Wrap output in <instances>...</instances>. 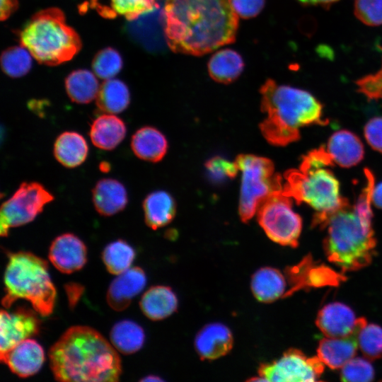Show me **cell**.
Segmentation results:
<instances>
[{
	"instance_id": "6da1fadb",
	"label": "cell",
	"mask_w": 382,
	"mask_h": 382,
	"mask_svg": "<svg viewBox=\"0 0 382 382\" xmlns=\"http://www.w3.org/2000/svg\"><path fill=\"white\" fill-rule=\"evenodd\" d=\"M165 39L174 52L201 56L235 41L238 18L231 0H165Z\"/></svg>"
},
{
	"instance_id": "7a4b0ae2",
	"label": "cell",
	"mask_w": 382,
	"mask_h": 382,
	"mask_svg": "<svg viewBox=\"0 0 382 382\" xmlns=\"http://www.w3.org/2000/svg\"><path fill=\"white\" fill-rule=\"evenodd\" d=\"M364 174L366 185L354 204L330 214L320 227L327 230L323 249L328 260L343 272L367 266L375 253L371 209L375 179L368 168L364 169Z\"/></svg>"
},
{
	"instance_id": "3957f363",
	"label": "cell",
	"mask_w": 382,
	"mask_h": 382,
	"mask_svg": "<svg viewBox=\"0 0 382 382\" xmlns=\"http://www.w3.org/2000/svg\"><path fill=\"white\" fill-rule=\"evenodd\" d=\"M50 367L59 381H117L122 373L115 348L88 326L69 328L49 351Z\"/></svg>"
},
{
	"instance_id": "277c9868",
	"label": "cell",
	"mask_w": 382,
	"mask_h": 382,
	"mask_svg": "<svg viewBox=\"0 0 382 382\" xmlns=\"http://www.w3.org/2000/svg\"><path fill=\"white\" fill-rule=\"evenodd\" d=\"M261 110L267 115L260 129L265 139L286 146L300 139V128L327 125L323 105L309 92L267 79L260 88Z\"/></svg>"
},
{
	"instance_id": "5b68a950",
	"label": "cell",
	"mask_w": 382,
	"mask_h": 382,
	"mask_svg": "<svg viewBox=\"0 0 382 382\" xmlns=\"http://www.w3.org/2000/svg\"><path fill=\"white\" fill-rule=\"evenodd\" d=\"M21 44L39 63L55 66L71 59L81 50L77 33L58 8L35 13L20 32Z\"/></svg>"
},
{
	"instance_id": "8992f818",
	"label": "cell",
	"mask_w": 382,
	"mask_h": 382,
	"mask_svg": "<svg viewBox=\"0 0 382 382\" xmlns=\"http://www.w3.org/2000/svg\"><path fill=\"white\" fill-rule=\"evenodd\" d=\"M5 295L1 303L8 308L16 300L28 301L42 316L54 309L56 289L48 272L47 262L29 252L9 255L4 277Z\"/></svg>"
},
{
	"instance_id": "52a82bcc",
	"label": "cell",
	"mask_w": 382,
	"mask_h": 382,
	"mask_svg": "<svg viewBox=\"0 0 382 382\" xmlns=\"http://www.w3.org/2000/svg\"><path fill=\"white\" fill-rule=\"evenodd\" d=\"M284 178V193L297 204L305 202L316 211L313 227L320 228L330 214L349 204L341 196L340 183L329 166L300 163L299 169L288 170Z\"/></svg>"
},
{
	"instance_id": "ba28073f",
	"label": "cell",
	"mask_w": 382,
	"mask_h": 382,
	"mask_svg": "<svg viewBox=\"0 0 382 382\" xmlns=\"http://www.w3.org/2000/svg\"><path fill=\"white\" fill-rule=\"evenodd\" d=\"M242 172L239 215L247 223L259 205L272 192L283 189L282 178L274 173V166L267 158L251 154L238 155L236 159Z\"/></svg>"
},
{
	"instance_id": "9c48e42d",
	"label": "cell",
	"mask_w": 382,
	"mask_h": 382,
	"mask_svg": "<svg viewBox=\"0 0 382 382\" xmlns=\"http://www.w3.org/2000/svg\"><path fill=\"white\" fill-rule=\"evenodd\" d=\"M292 198L283 189L269 195L259 205L257 221L267 236L282 245L295 248L302 228V219L292 209Z\"/></svg>"
},
{
	"instance_id": "30bf717a",
	"label": "cell",
	"mask_w": 382,
	"mask_h": 382,
	"mask_svg": "<svg viewBox=\"0 0 382 382\" xmlns=\"http://www.w3.org/2000/svg\"><path fill=\"white\" fill-rule=\"evenodd\" d=\"M54 195L37 182H23L13 195L2 203L0 213V234L7 236L9 228L33 221Z\"/></svg>"
},
{
	"instance_id": "8fae6325",
	"label": "cell",
	"mask_w": 382,
	"mask_h": 382,
	"mask_svg": "<svg viewBox=\"0 0 382 382\" xmlns=\"http://www.w3.org/2000/svg\"><path fill=\"white\" fill-rule=\"evenodd\" d=\"M323 370L318 357H308L299 349H289L279 359L262 364L258 374L267 381H316Z\"/></svg>"
},
{
	"instance_id": "7c38bea8",
	"label": "cell",
	"mask_w": 382,
	"mask_h": 382,
	"mask_svg": "<svg viewBox=\"0 0 382 382\" xmlns=\"http://www.w3.org/2000/svg\"><path fill=\"white\" fill-rule=\"evenodd\" d=\"M39 330L40 320L33 311L23 307H19L12 312L1 310L0 354L37 335Z\"/></svg>"
},
{
	"instance_id": "4fadbf2b",
	"label": "cell",
	"mask_w": 382,
	"mask_h": 382,
	"mask_svg": "<svg viewBox=\"0 0 382 382\" xmlns=\"http://www.w3.org/2000/svg\"><path fill=\"white\" fill-rule=\"evenodd\" d=\"M49 259L60 272L72 273L81 270L86 264V246L74 234L63 233L52 241L49 250Z\"/></svg>"
},
{
	"instance_id": "5bb4252c",
	"label": "cell",
	"mask_w": 382,
	"mask_h": 382,
	"mask_svg": "<svg viewBox=\"0 0 382 382\" xmlns=\"http://www.w3.org/2000/svg\"><path fill=\"white\" fill-rule=\"evenodd\" d=\"M366 324L364 318H358L356 328L350 335L342 337H326L322 339L317 349L319 359L332 369L342 368L354 357L359 347V333Z\"/></svg>"
},
{
	"instance_id": "9a60e30c",
	"label": "cell",
	"mask_w": 382,
	"mask_h": 382,
	"mask_svg": "<svg viewBox=\"0 0 382 382\" xmlns=\"http://www.w3.org/2000/svg\"><path fill=\"white\" fill-rule=\"evenodd\" d=\"M0 359L13 373L25 378L40 371L45 361V353L36 340L28 338L1 354Z\"/></svg>"
},
{
	"instance_id": "2e32d148",
	"label": "cell",
	"mask_w": 382,
	"mask_h": 382,
	"mask_svg": "<svg viewBox=\"0 0 382 382\" xmlns=\"http://www.w3.org/2000/svg\"><path fill=\"white\" fill-rule=\"evenodd\" d=\"M146 277L138 267L129 268L111 282L107 293L108 305L115 311L126 309L145 287Z\"/></svg>"
},
{
	"instance_id": "e0dca14e",
	"label": "cell",
	"mask_w": 382,
	"mask_h": 382,
	"mask_svg": "<svg viewBox=\"0 0 382 382\" xmlns=\"http://www.w3.org/2000/svg\"><path fill=\"white\" fill-rule=\"evenodd\" d=\"M233 339L230 329L220 323L204 326L197 333L195 347L202 359L212 360L228 354L232 349Z\"/></svg>"
},
{
	"instance_id": "ac0fdd59",
	"label": "cell",
	"mask_w": 382,
	"mask_h": 382,
	"mask_svg": "<svg viewBox=\"0 0 382 382\" xmlns=\"http://www.w3.org/2000/svg\"><path fill=\"white\" fill-rule=\"evenodd\" d=\"M357 320L349 307L335 302L327 304L318 312L316 325L327 337H342L354 330Z\"/></svg>"
},
{
	"instance_id": "d6986e66",
	"label": "cell",
	"mask_w": 382,
	"mask_h": 382,
	"mask_svg": "<svg viewBox=\"0 0 382 382\" xmlns=\"http://www.w3.org/2000/svg\"><path fill=\"white\" fill-rule=\"evenodd\" d=\"M92 200L97 212L104 216L122 211L128 202L125 187L117 180L103 178L92 190Z\"/></svg>"
},
{
	"instance_id": "ffe728a7",
	"label": "cell",
	"mask_w": 382,
	"mask_h": 382,
	"mask_svg": "<svg viewBox=\"0 0 382 382\" xmlns=\"http://www.w3.org/2000/svg\"><path fill=\"white\" fill-rule=\"evenodd\" d=\"M327 151L335 163L343 168L358 164L364 158V149L360 139L353 132L342 129L328 139Z\"/></svg>"
},
{
	"instance_id": "44dd1931",
	"label": "cell",
	"mask_w": 382,
	"mask_h": 382,
	"mask_svg": "<svg viewBox=\"0 0 382 382\" xmlns=\"http://www.w3.org/2000/svg\"><path fill=\"white\" fill-rule=\"evenodd\" d=\"M127 133L125 122L113 114H103L91 123L89 137L98 149L110 151L117 147Z\"/></svg>"
},
{
	"instance_id": "7402d4cb",
	"label": "cell",
	"mask_w": 382,
	"mask_h": 382,
	"mask_svg": "<svg viewBox=\"0 0 382 382\" xmlns=\"http://www.w3.org/2000/svg\"><path fill=\"white\" fill-rule=\"evenodd\" d=\"M131 148L136 156L153 163L163 159L168 149L166 137L156 128L145 126L132 137Z\"/></svg>"
},
{
	"instance_id": "603a6c76",
	"label": "cell",
	"mask_w": 382,
	"mask_h": 382,
	"mask_svg": "<svg viewBox=\"0 0 382 382\" xmlns=\"http://www.w3.org/2000/svg\"><path fill=\"white\" fill-rule=\"evenodd\" d=\"M88 152L86 140L76 132H64L54 143L53 154L56 160L69 168L81 165L86 159Z\"/></svg>"
},
{
	"instance_id": "cb8c5ba5",
	"label": "cell",
	"mask_w": 382,
	"mask_h": 382,
	"mask_svg": "<svg viewBox=\"0 0 382 382\" xmlns=\"http://www.w3.org/2000/svg\"><path fill=\"white\" fill-rule=\"evenodd\" d=\"M178 298L173 290L166 286L151 287L140 301L144 314L152 320H160L173 313L178 308Z\"/></svg>"
},
{
	"instance_id": "d4e9b609",
	"label": "cell",
	"mask_w": 382,
	"mask_h": 382,
	"mask_svg": "<svg viewBox=\"0 0 382 382\" xmlns=\"http://www.w3.org/2000/svg\"><path fill=\"white\" fill-rule=\"evenodd\" d=\"M144 219L146 225L157 229L169 224L176 212L173 197L167 192L156 190L149 194L143 201Z\"/></svg>"
},
{
	"instance_id": "484cf974",
	"label": "cell",
	"mask_w": 382,
	"mask_h": 382,
	"mask_svg": "<svg viewBox=\"0 0 382 382\" xmlns=\"http://www.w3.org/2000/svg\"><path fill=\"white\" fill-rule=\"evenodd\" d=\"M286 281L282 273L273 267L257 270L251 279V289L261 302L271 303L285 295Z\"/></svg>"
},
{
	"instance_id": "4316f807",
	"label": "cell",
	"mask_w": 382,
	"mask_h": 382,
	"mask_svg": "<svg viewBox=\"0 0 382 382\" xmlns=\"http://www.w3.org/2000/svg\"><path fill=\"white\" fill-rule=\"evenodd\" d=\"M244 69L241 56L231 49L215 52L208 62V71L215 81L228 84L236 81Z\"/></svg>"
},
{
	"instance_id": "83f0119b",
	"label": "cell",
	"mask_w": 382,
	"mask_h": 382,
	"mask_svg": "<svg viewBox=\"0 0 382 382\" xmlns=\"http://www.w3.org/2000/svg\"><path fill=\"white\" fill-rule=\"evenodd\" d=\"M129 102L130 94L127 85L112 78L103 81L96 97L98 108L108 114L122 112L127 109Z\"/></svg>"
},
{
	"instance_id": "f1b7e54d",
	"label": "cell",
	"mask_w": 382,
	"mask_h": 382,
	"mask_svg": "<svg viewBox=\"0 0 382 382\" xmlns=\"http://www.w3.org/2000/svg\"><path fill=\"white\" fill-rule=\"evenodd\" d=\"M65 88L71 101L78 104H86L96 98L100 86L92 72L79 69L67 76Z\"/></svg>"
},
{
	"instance_id": "f546056e",
	"label": "cell",
	"mask_w": 382,
	"mask_h": 382,
	"mask_svg": "<svg viewBox=\"0 0 382 382\" xmlns=\"http://www.w3.org/2000/svg\"><path fill=\"white\" fill-rule=\"evenodd\" d=\"M112 346L124 354H133L139 350L144 342L142 328L134 321L124 320L114 325L110 331Z\"/></svg>"
},
{
	"instance_id": "4dcf8cb0",
	"label": "cell",
	"mask_w": 382,
	"mask_h": 382,
	"mask_svg": "<svg viewBox=\"0 0 382 382\" xmlns=\"http://www.w3.org/2000/svg\"><path fill=\"white\" fill-rule=\"evenodd\" d=\"M134 257V250L123 240L109 243L103 252V260L108 271L117 275L130 268Z\"/></svg>"
},
{
	"instance_id": "1f68e13d",
	"label": "cell",
	"mask_w": 382,
	"mask_h": 382,
	"mask_svg": "<svg viewBox=\"0 0 382 382\" xmlns=\"http://www.w3.org/2000/svg\"><path fill=\"white\" fill-rule=\"evenodd\" d=\"M31 54L23 45L5 50L1 57L4 72L10 77L18 78L25 75L32 66Z\"/></svg>"
},
{
	"instance_id": "d6a6232c",
	"label": "cell",
	"mask_w": 382,
	"mask_h": 382,
	"mask_svg": "<svg viewBox=\"0 0 382 382\" xmlns=\"http://www.w3.org/2000/svg\"><path fill=\"white\" fill-rule=\"evenodd\" d=\"M122 66V59L120 54L111 47L100 50L92 62L95 74L105 80L113 78L120 72Z\"/></svg>"
},
{
	"instance_id": "836d02e7",
	"label": "cell",
	"mask_w": 382,
	"mask_h": 382,
	"mask_svg": "<svg viewBox=\"0 0 382 382\" xmlns=\"http://www.w3.org/2000/svg\"><path fill=\"white\" fill-rule=\"evenodd\" d=\"M359 348L371 360L382 357V328L376 324H366L358 337Z\"/></svg>"
},
{
	"instance_id": "e575fe53",
	"label": "cell",
	"mask_w": 382,
	"mask_h": 382,
	"mask_svg": "<svg viewBox=\"0 0 382 382\" xmlns=\"http://www.w3.org/2000/svg\"><path fill=\"white\" fill-rule=\"evenodd\" d=\"M110 5L113 14L123 16L129 21L159 7L158 0H110Z\"/></svg>"
},
{
	"instance_id": "d590c367",
	"label": "cell",
	"mask_w": 382,
	"mask_h": 382,
	"mask_svg": "<svg viewBox=\"0 0 382 382\" xmlns=\"http://www.w3.org/2000/svg\"><path fill=\"white\" fill-rule=\"evenodd\" d=\"M340 376L344 381L367 382L373 380L374 371L368 360L354 357L342 367Z\"/></svg>"
},
{
	"instance_id": "8d00e7d4",
	"label": "cell",
	"mask_w": 382,
	"mask_h": 382,
	"mask_svg": "<svg viewBox=\"0 0 382 382\" xmlns=\"http://www.w3.org/2000/svg\"><path fill=\"white\" fill-rule=\"evenodd\" d=\"M355 16L369 26L382 25V0H356L354 6Z\"/></svg>"
},
{
	"instance_id": "74e56055",
	"label": "cell",
	"mask_w": 382,
	"mask_h": 382,
	"mask_svg": "<svg viewBox=\"0 0 382 382\" xmlns=\"http://www.w3.org/2000/svg\"><path fill=\"white\" fill-rule=\"evenodd\" d=\"M209 177L216 182L236 177L238 167L236 161L232 162L220 156H214L205 163Z\"/></svg>"
},
{
	"instance_id": "f35d334b",
	"label": "cell",
	"mask_w": 382,
	"mask_h": 382,
	"mask_svg": "<svg viewBox=\"0 0 382 382\" xmlns=\"http://www.w3.org/2000/svg\"><path fill=\"white\" fill-rule=\"evenodd\" d=\"M231 4L238 16L248 19L255 17L262 11L265 0H231Z\"/></svg>"
},
{
	"instance_id": "ab89813d",
	"label": "cell",
	"mask_w": 382,
	"mask_h": 382,
	"mask_svg": "<svg viewBox=\"0 0 382 382\" xmlns=\"http://www.w3.org/2000/svg\"><path fill=\"white\" fill-rule=\"evenodd\" d=\"M364 137L370 146L382 153V117H375L364 127Z\"/></svg>"
},
{
	"instance_id": "60d3db41",
	"label": "cell",
	"mask_w": 382,
	"mask_h": 382,
	"mask_svg": "<svg viewBox=\"0 0 382 382\" xmlns=\"http://www.w3.org/2000/svg\"><path fill=\"white\" fill-rule=\"evenodd\" d=\"M17 8V0H1V20H6Z\"/></svg>"
},
{
	"instance_id": "b9f144b4",
	"label": "cell",
	"mask_w": 382,
	"mask_h": 382,
	"mask_svg": "<svg viewBox=\"0 0 382 382\" xmlns=\"http://www.w3.org/2000/svg\"><path fill=\"white\" fill-rule=\"evenodd\" d=\"M301 4L306 6H321L329 7L339 0H298Z\"/></svg>"
},
{
	"instance_id": "7bdbcfd3",
	"label": "cell",
	"mask_w": 382,
	"mask_h": 382,
	"mask_svg": "<svg viewBox=\"0 0 382 382\" xmlns=\"http://www.w3.org/2000/svg\"><path fill=\"white\" fill-rule=\"evenodd\" d=\"M372 201L376 207L382 209V183L374 187Z\"/></svg>"
},
{
	"instance_id": "ee69618b",
	"label": "cell",
	"mask_w": 382,
	"mask_h": 382,
	"mask_svg": "<svg viewBox=\"0 0 382 382\" xmlns=\"http://www.w3.org/2000/svg\"><path fill=\"white\" fill-rule=\"evenodd\" d=\"M141 381H161L163 380L156 376H149L141 379Z\"/></svg>"
},
{
	"instance_id": "f6af8a7d",
	"label": "cell",
	"mask_w": 382,
	"mask_h": 382,
	"mask_svg": "<svg viewBox=\"0 0 382 382\" xmlns=\"http://www.w3.org/2000/svg\"><path fill=\"white\" fill-rule=\"evenodd\" d=\"M99 167L103 172H108L110 168V166L108 162H101Z\"/></svg>"
}]
</instances>
